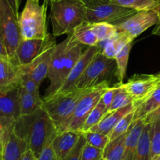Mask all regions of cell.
I'll list each match as a JSON object with an SVG mask.
<instances>
[{
    "label": "cell",
    "instance_id": "25",
    "mask_svg": "<svg viewBox=\"0 0 160 160\" xmlns=\"http://www.w3.org/2000/svg\"><path fill=\"white\" fill-rule=\"evenodd\" d=\"M72 35L77 42L86 47H97L98 44V39L92 30L90 23L86 22L78 25Z\"/></svg>",
    "mask_w": 160,
    "mask_h": 160
},
{
    "label": "cell",
    "instance_id": "53",
    "mask_svg": "<svg viewBox=\"0 0 160 160\" xmlns=\"http://www.w3.org/2000/svg\"><path fill=\"white\" fill-rule=\"evenodd\" d=\"M102 160H108V159H104V158H103V159Z\"/></svg>",
    "mask_w": 160,
    "mask_h": 160
},
{
    "label": "cell",
    "instance_id": "48",
    "mask_svg": "<svg viewBox=\"0 0 160 160\" xmlns=\"http://www.w3.org/2000/svg\"><path fill=\"white\" fill-rule=\"evenodd\" d=\"M47 1H48V2H49V3H50V2H51V1H54V0H47ZM80 1H82V2H83L84 3H85L86 5H87V4H88L89 2H90V1H91V0H80Z\"/></svg>",
    "mask_w": 160,
    "mask_h": 160
},
{
    "label": "cell",
    "instance_id": "26",
    "mask_svg": "<svg viewBox=\"0 0 160 160\" xmlns=\"http://www.w3.org/2000/svg\"><path fill=\"white\" fill-rule=\"evenodd\" d=\"M133 160H152L151 156V124H146L137 146Z\"/></svg>",
    "mask_w": 160,
    "mask_h": 160
},
{
    "label": "cell",
    "instance_id": "20",
    "mask_svg": "<svg viewBox=\"0 0 160 160\" xmlns=\"http://www.w3.org/2000/svg\"><path fill=\"white\" fill-rule=\"evenodd\" d=\"M0 115L17 120L20 117L19 87L0 92Z\"/></svg>",
    "mask_w": 160,
    "mask_h": 160
},
{
    "label": "cell",
    "instance_id": "52",
    "mask_svg": "<svg viewBox=\"0 0 160 160\" xmlns=\"http://www.w3.org/2000/svg\"><path fill=\"white\" fill-rule=\"evenodd\" d=\"M158 2H159V3H160V0H158Z\"/></svg>",
    "mask_w": 160,
    "mask_h": 160
},
{
    "label": "cell",
    "instance_id": "11",
    "mask_svg": "<svg viewBox=\"0 0 160 160\" xmlns=\"http://www.w3.org/2000/svg\"><path fill=\"white\" fill-rule=\"evenodd\" d=\"M56 45L54 36L51 35L46 38L21 39L15 53L16 62L19 65L30 64L41 53Z\"/></svg>",
    "mask_w": 160,
    "mask_h": 160
},
{
    "label": "cell",
    "instance_id": "47",
    "mask_svg": "<svg viewBox=\"0 0 160 160\" xmlns=\"http://www.w3.org/2000/svg\"><path fill=\"white\" fill-rule=\"evenodd\" d=\"M2 147H3V142L0 139V160L2 159Z\"/></svg>",
    "mask_w": 160,
    "mask_h": 160
},
{
    "label": "cell",
    "instance_id": "37",
    "mask_svg": "<svg viewBox=\"0 0 160 160\" xmlns=\"http://www.w3.org/2000/svg\"><path fill=\"white\" fill-rule=\"evenodd\" d=\"M15 121L16 120L13 118L0 115V139L2 142L14 127Z\"/></svg>",
    "mask_w": 160,
    "mask_h": 160
},
{
    "label": "cell",
    "instance_id": "51",
    "mask_svg": "<svg viewBox=\"0 0 160 160\" xmlns=\"http://www.w3.org/2000/svg\"><path fill=\"white\" fill-rule=\"evenodd\" d=\"M0 38H1V32H0Z\"/></svg>",
    "mask_w": 160,
    "mask_h": 160
},
{
    "label": "cell",
    "instance_id": "15",
    "mask_svg": "<svg viewBox=\"0 0 160 160\" xmlns=\"http://www.w3.org/2000/svg\"><path fill=\"white\" fill-rule=\"evenodd\" d=\"M19 64L12 60L0 59V92H7L19 87Z\"/></svg>",
    "mask_w": 160,
    "mask_h": 160
},
{
    "label": "cell",
    "instance_id": "12",
    "mask_svg": "<svg viewBox=\"0 0 160 160\" xmlns=\"http://www.w3.org/2000/svg\"><path fill=\"white\" fill-rule=\"evenodd\" d=\"M158 21V14L155 10L139 11L115 27L118 32H127L136 38L149 28L155 25Z\"/></svg>",
    "mask_w": 160,
    "mask_h": 160
},
{
    "label": "cell",
    "instance_id": "54",
    "mask_svg": "<svg viewBox=\"0 0 160 160\" xmlns=\"http://www.w3.org/2000/svg\"><path fill=\"white\" fill-rule=\"evenodd\" d=\"M21 0H19V2H21Z\"/></svg>",
    "mask_w": 160,
    "mask_h": 160
},
{
    "label": "cell",
    "instance_id": "3",
    "mask_svg": "<svg viewBox=\"0 0 160 160\" xmlns=\"http://www.w3.org/2000/svg\"><path fill=\"white\" fill-rule=\"evenodd\" d=\"M49 5L54 37L71 35L78 25L87 22V7L80 0H54Z\"/></svg>",
    "mask_w": 160,
    "mask_h": 160
},
{
    "label": "cell",
    "instance_id": "55",
    "mask_svg": "<svg viewBox=\"0 0 160 160\" xmlns=\"http://www.w3.org/2000/svg\"><path fill=\"white\" fill-rule=\"evenodd\" d=\"M158 74H160V72H158Z\"/></svg>",
    "mask_w": 160,
    "mask_h": 160
},
{
    "label": "cell",
    "instance_id": "28",
    "mask_svg": "<svg viewBox=\"0 0 160 160\" xmlns=\"http://www.w3.org/2000/svg\"><path fill=\"white\" fill-rule=\"evenodd\" d=\"M115 5L132 9L136 11H146L155 10L159 4L158 0H108Z\"/></svg>",
    "mask_w": 160,
    "mask_h": 160
},
{
    "label": "cell",
    "instance_id": "43",
    "mask_svg": "<svg viewBox=\"0 0 160 160\" xmlns=\"http://www.w3.org/2000/svg\"><path fill=\"white\" fill-rule=\"evenodd\" d=\"M10 6L12 10H13L14 13L18 18H19V6L20 2L19 0H6Z\"/></svg>",
    "mask_w": 160,
    "mask_h": 160
},
{
    "label": "cell",
    "instance_id": "23",
    "mask_svg": "<svg viewBox=\"0 0 160 160\" xmlns=\"http://www.w3.org/2000/svg\"><path fill=\"white\" fill-rule=\"evenodd\" d=\"M130 130V129H129ZM129 130L118 138L109 141L103 150V158L108 160H122L125 150V144Z\"/></svg>",
    "mask_w": 160,
    "mask_h": 160
},
{
    "label": "cell",
    "instance_id": "45",
    "mask_svg": "<svg viewBox=\"0 0 160 160\" xmlns=\"http://www.w3.org/2000/svg\"><path fill=\"white\" fill-rule=\"evenodd\" d=\"M152 34L155 35H158V36H160V21H158V22L155 24V28L152 31Z\"/></svg>",
    "mask_w": 160,
    "mask_h": 160
},
{
    "label": "cell",
    "instance_id": "46",
    "mask_svg": "<svg viewBox=\"0 0 160 160\" xmlns=\"http://www.w3.org/2000/svg\"><path fill=\"white\" fill-rule=\"evenodd\" d=\"M155 11L156 12V13H157V14H158V19H159V21H160V3L158 4V5L156 7H155Z\"/></svg>",
    "mask_w": 160,
    "mask_h": 160
},
{
    "label": "cell",
    "instance_id": "10",
    "mask_svg": "<svg viewBox=\"0 0 160 160\" xmlns=\"http://www.w3.org/2000/svg\"><path fill=\"white\" fill-rule=\"evenodd\" d=\"M124 88L133 99L135 108L145 101L159 86V77L157 75H135L129 78Z\"/></svg>",
    "mask_w": 160,
    "mask_h": 160
},
{
    "label": "cell",
    "instance_id": "24",
    "mask_svg": "<svg viewBox=\"0 0 160 160\" xmlns=\"http://www.w3.org/2000/svg\"><path fill=\"white\" fill-rule=\"evenodd\" d=\"M160 107V85L155 89L153 93L143 101L134 110V121L142 119L149 113Z\"/></svg>",
    "mask_w": 160,
    "mask_h": 160
},
{
    "label": "cell",
    "instance_id": "21",
    "mask_svg": "<svg viewBox=\"0 0 160 160\" xmlns=\"http://www.w3.org/2000/svg\"><path fill=\"white\" fill-rule=\"evenodd\" d=\"M146 123L144 119L135 120L130 126V130L127 136L123 156L122 160H133L136 152L137 146Z\"/></svg>",
    "mask_w": 160,
    "mask_h": 160
},
{
    "label": "cell",
    "instance_id": "39",
    "mask_svg": "<svg viewBox=\"0 0 160 160\" xmlns=\"http://www.w3.org/2000/svg\"><path fill=\"white\" fill-rule=\"evenodd\" d=\"M54 137H53L42 148L38 156L37 157V160H57L53 148V139Z\"/></svg>",
    "mask_w": 160,
    "mask_h": 160
},
{
    "label": "cell",
    "instance_id": "16",
    "mask_svg": "<svg viewBox=\"0 0 160 160\" xmlns=\"http://www.w3.org/2000/svg\"><path fill=\"white\" fill-rule=\"evenodd\" d=\"M81 133L64 130L57 133L53 139V148L57 160H64L78 142Z\"/></svg>",
    "mask_w": 160,
    "mask_h": 160
},
{
    "label": "cell",
    "instance_id": "29",
    "mask_svg": "<svg viewBox=\"0 0 160 160\" xmlns=\"http://www.w3.org/2000/svg\"><path fill=\"white\" fill-rule=\"evenodd\" d=\"M108 112V109L106 108L105 106L101 102V100L97 104L96 107L93 109L89 116L87 117V120L84 122L83 126L82 127V130L80 133H84L88 130H90L92 127L96 126L97 124L101 122L103 117L104 116L106 113Z\"/></svg>",
    "mask_w": 160,
    "mask_h": 160
},
{
    "label": "cell",
    "instance_id": "17",
    "mask_svg": "<svg viewBox=\"0 0 160 160\" xmlns=\"http://www.w3.org/2000/svg\"><path fill=\"white\" fill-rule=\"evenodd\" d=\"M135 38L127 32H118L109 39L98 42V51L110 59H115L117 53L126 45L133 42Z\"/></svg>",
    "mask_w": 160,
    "mask_h": 160
},
{
    "label": "cell",
    "instance_id": "34",
    "mask_svg": "<svg viewBox=\"0 0 160 160\" xmlns=\"http://www.w3.org/2000/svg\"><path fill=\"white\" fill-rule=\"evenodd\" d=\"M160 154V120L151 123V156Z\"/></svg>",
    "mask_w": 160,
    "mask_h": 160
},
{
    "label": "cell",
    "instance_id": "50",
    "mask_svg": "<svg viewBox=\"0 0 160 160\" xmlns=\"http://www.w3.org/2000/svg\"><path fill=\"white\" fill-rule=\"evenodd\" d=\"M157 75H158V77H159V85H160V74H157Z\"/></svg>",
    "mask_w": 160,
    "mask_h": 160
},
{
    "label": "cell",
    "instance_id": "40",
    "mask_svg": "<svg viewBox=\"0 0 160 160\" xmlns=\"http://www.w3.org/2000/svg\"><path fill=\"white\" fill-rule=\"evenodd\" d=\"M116 89L117 85L114 86V87H109L108 88H107L104 90V93L101 95V102L105 106L106 108L108 109V112L109 108H110L111 104H112V101H113L114 99V96H115Z\"/></svg>",
    "mask_w": 160,
    "mask_h": 160
},
{
    "label": "cell",
    "instance_id": "2",
    "mask_svg": "<svg viewBox=\"0 0 160 160\" xmlns=\"http://www.w3.org/2000/svg\"><path fill=\"white\" fill-rule=\"evenodd\" d=\"M13 130L36 157L57 133L56 127L43 107L30 115L20 116Z\"/></svg>",
    "mask_w": 160,
    "mask_h": 160
},
{
    "label": "cell",
    "instance_id": "31",
    "mask_svg": "<svg viewBox=\"0 0 160 160\" xmlns=\"http://www.w3.org/2000/svg\"><path fill=\"white\" fill-rule=\"evenodd\" d=\"M92 30L96 35L98 42L109 39L118 32L116 27L108 23H94L91 24Z\"/></svg>",
    "mask_w": 160,
    "mask_h": 160
},
{
    "label": "cell",
    "instance_id": "36",
    "mask_svg": "<svg viewBox=\"0 0 160 160\" xmlns=\"http://www.w3.org/2000/svg\"><path fill=\"white\" fill-rule=\"evenodd\" d=\"M103 150L86 143L82 151L81 160H102Z\"/></svg>",
    "mask_w": 160,
    "mask_h": 160
},
{
    "label": "cell",
    "instance_id": "7",
    "mask_svg": "<svg viewBox=\"0 0 160 160\" xmlns=\"http://www.w3.org/2000/svg\"><path fill=\"white\" fill-rule=\"evenodd\" d=\"M115 72L116 64L115 59L106 58L98 51L78 79L76 89L96 87L101 82L108 81V78L113 74H115Z\"/></svg>",
    "mask_w": 160,
    "mask_h": 160
},
{
    "label": "cell",
    "instance_id": "41",
    "mask_svg": "<svg viewBox=\"0 0 160 160\" xmlns=\"http://www.w3.org/2000/svg\"><path fill=\"white\" fill-rule=\"evenodd\" d=\"M142 119H144V122L146 124L153 123V122L160 120V107H158L155 111H153L152 112L149 113L148 115H146Z\"/></svg>",
    "mask_w": 160,
    "mask_h": 160
},
{
    "label": "cell",
    "instance_id": "32",
    "mask_svg": "<svg viewBox=\"0 0 160 160\" xmlns=\"http://www.w3.org/2000/svg\"><path fill=\"white\" fill-rule=\"evenodd\" d=\"M133 122H134V110L125 115L114 127L112 131L108 135L109 141H112L128 131Z\"/></svg>",
    "mask_w": 160,
    "mask_h": 160
},
{
    "label": "cell",
    "instance_id": "5",
    "mask_svg": "<svg viewBox=\"0 0 160 160\" xmlns=\"http://www.w3.org/2000/svg\"><path fill=\"white\" fill-rule=\"evenodd\" d=\"M48 5L47 0H44L42 5H40L39 0H27L18 18L21 39L46 38L50 35L47 24Z\"/></svg>",
    "mask_w": 160,
    "mask_h": 160
},
{
    "label": "cell",
    "instance_id": "4",
    "mask_svg": "<svg viewBox=\"0 0 160 160\" xmlns=\"http://www.w3.org/2000/svg\"><path fill=\"white\" fill-rule=\"evenodd\" d=\"M96 87L91 88L76 89L67 93H56L48 98H42V107L54 123L57 133L63 130L80 100Z\"/></svg>",
    "mask_w": 160,
    "mask_h": 160
},
{
    "label": "cell",
    "instance_id": "33",
    "mask_svg": "<svg viewBox=\"0 0 160 160\" xmlns=\"http://www.w3.org/2000/svg\"><path fill=\"white\" fill-rule=\"evenodd\" d=\"M81 133L84 136L87 144L101 150H104L105 146L109 142V137L103 133H97L91 130Z\"/></svg>",
    "mask_w": 160,
    "mask_h": 160
},
{
    "label": "cell",
    "instance_id": "19",
    "mask_svg": "<svg viewBox=\"0 0 160 160\" xmlns=\"http://www.w3.org/2000/svg\"><path fill=\"white\" fill-rule=\"evenodd\" d=\"M28 148L27 143L15 133L13 128L3 142L1 160H21Z\"/></svg>",
    "mask_w": 160,
    "mask_h": 160
},
{
    "label": "cell",
    "instance_id": "38",
    "mask_svg": "<svg viewBox=\"0 0 160 160\" xmlns=\"http://www.w3.org/2000/svg\"><path fill=\"white\" fill-rule=\"evenodd\" d=\"M86 143H87V141H86L85 138L81 133L77 144H75L74 148L71 151L70 153L68 155V156L64 158V160H81L82 151Z\"/></svg>",
    "mask_w": 160,
    "mask_h": 160
},
{
    "label": "cell",
    "instance_id": "13",
    "mask_svg": "<svg viewBox=\"0 0 160 160\" xmlns=\"http://www.w3.org/2000/svg\"><path fill=\"white\" fill-rule=\"evenodd\" d=\"M98 52V49L97 47H87L82 53L81 58L77 61L75 65L68 75L67 78L62 84L60 90L56 93H67V92L76 90V85L78 83V79L82 76L85 69L87 68L88 64H90L91 60Z\"/></svg>",
    "mask_w": 160,
    "mask_h": 160
},
{
    "label": "cell",
    "instance_id": "44",
    "mask_svg": "<svg viewBox=\"0 0 160 160\" xmlns=\"http://www.w3.org/2000/svg\"><path fill=\"white\" fill-rule=\"evenodd\" d=\"M21 160H37V157L30 149L28 148L23 154Z\"/></svg>",
    "mask_w": 160,
    "mask_h": 160
},
{
    "label": "cell",
    "instance_id": "1",
    "mask_svg": "<svg viewBox=\"0 0 160 160\" xmlns=\"http://www.w3.org/2000/svg\"><path fill=\"white\" fill-rule=\"evenodd\" d=\"M87 47L77 42L72 34L63 42L55 46L47 75L50 86L43 98H50L60 90Z\"/></svg>",
    "mask_w": 160,
    "mask_h": 160
},
{
    "label": "cell",
    "instance_id": "49",
    "mask_svg": "<svg viewBox=\"0 0 160 160\" xmlns=\"http://www.w3.org/2000/svg\"><path fill=\"white\" fill-rule=\"evenodd\" d=\"M152 160H160V154L154 155V156L152 158Z\"/></svg>",
    "mask_w": 160,
    "mask_h": 160
},
{
    "label": "cell",
    "instance_id": "18",
    "mask_svg": "<svg viewBox=\"0 0 160 160\" xmlns=\"http://www.w3.org/2000/svg\"><path fill=\"white\" fill-rule=\"evenodd\" d=\"M133 110H135L134 104H130L122 108L112 111V112H108L101 120V122L92 127L90 130L108 136L120 120Z\"/></svg>",
    "mask_w": 160,
    "mask_h": 160
},
{
    "label": "cell",
    "instance_id": "35",
    "mask_svg": "<svg viewBox=\"0 0 160 160\" xmlns=\"http://www.w3.org/2000/svg\"><path fill=\"white\" fill-rule=\"evenodd\" d=\"M20 87L24 88L28 93L35 95V96H39V87L40 84L37 83L35 81H34L32 78L24 74H21V78H20Z\"/></svg>",
    "mask_w": 160,
    "mask_h": 160
},
{
    "label": "cell",
    "instance_id": "8",
    "mask_svg": "<svg viewBox=\"0 0 160 160\" xmlns=\"http://www.w3.org/2000/svg\"><path fill=\"white\" fill-rule=\"evenodd\" d=\"M0 32L10 58L16 62L15 53L21 40V31L18 18L6 0H0Z\"/></svg>",
    "mask_w": 160,
    "mask_h": 160
},
{
    "label": "cell",
    "instance_id": "22",
    "mask_svg": "<svg viewBox=\"0 0 160 160\" xmlns=\"http://www.w3.org/2000/svg\"><path fill=\"white\" fill-rule=\"evenodd\" d=\"M19 106L20 116L30 115L42 108L43 106V100L40 97L28 93L19 86Z\"/></svg>",
    "mask_w": 160,
    "mask_h": 160
},
{
    "label": "cell",
    "instance_id": "6",
    "mask_svg": "<svg viewBox=\"0 0 160 160\" xmlns=\"http://www.w3.org/2000/svg\"><path fill=\"white\" fill-rule=\"evenodd\" d=\"M87 7V22L108 23L118 25L133 16L138 11L115 5L108 0H91Z\"/></svg>",
    "mask_w": 160,
    "mask_h": 160
},
{
    "label": "cell",
    "instance_id": "42",
    "mask_svg": "<svg viewBox=\"0 0 160 160\" xmlns=\"http://www.w3.org/2000/svg\"><path fill=\"white\" fill-rule=\"evenodd\" d=\"M0 59L12 60L11 58H10V55H9L7 47H6L5 43H4L3 40L2 39V38H0ZM12 61H13V60H12Z\"/></svg>",
    "mask_w": 160,
    "mask_h": 160
},
{
    "label": "cell",
    "instance_id": "30",
    "mask_svg": "<svg viewBox=\"0 0 160 160\" xmlns=\"http://www.w3.org/2000/svg\"><path fill=\"white\" fill-rule=\"evenodd\" d=\"M130 104H133V99L129 95L126 89L124 88L122 84H117V89L115 91L114 99L112 101V104L108 109V112L117 110L122 108Z\"/></svg>",
    "mask_w": 160,
    "mask_h": 160
},
{
    "label": "cell",
    "instance_id": "14",
    "mask_svg": "<svg viewBox=\"0 0 160 160\" xmlns=\"http://www.w3.org/2000/svg\"><path fill=\"white\" fill-rule=\"evenodd\" d=\"M54 47L55 46L44 51L30 64L26 65H19L21 74L28 75L37 83H42V81L48 75L50 59Z\"/></svg>",
    "mask_w": 160,
    "mask_h": 160
},
{
    "label": "cell",
    "instance_id": "27",
    "mask_svg": "<svg viewBox=\"0 0 160 160\" xmlns=\"http://www.w3.org/2000/svg\"><path fill=\"white\" fill-rule=\"evenodd\" d=\"M132 46H133V42H130V43L126 45L117 53L115 58V64H116L115 75L118 80V83L120 84L123 83V80L125 78Z\"/></svg>",
    "mask_w": 160,
    "mask_h": 160
},
{
    "label": "cell",
    "instance_id": "9",
    "mask_svg": "<svg viewBox=\"0 0 160 160\" xmlns=\"http://www.w3.org/2000/svg\"><path fill=\"white\" fill-rule=\"evenodd\" d=\"M109 87H110L109 82L105 81L97 86L93 90L86 94L80 100L75 111L72 113V116L68 120V122H66L64 128L61 132L64 131V130L81 132L82 126L87 120V117L98 104L104 90Z\"/></svg>",
    "mask_w": 160,
    "mask_h": 160
}]
</instances>
